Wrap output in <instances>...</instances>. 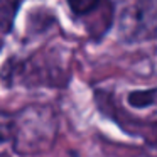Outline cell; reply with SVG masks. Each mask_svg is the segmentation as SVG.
I'll return each mask as SVG.
<instances>
[{"label":"cell","instance_id":"6da1fadb","mask_svg":"<svg viewBox=\"0 0 157 157\" xmlns=\"http://www.w3.org/2000/svg\"><path fill=\"white\" fill-rule=\"evenodd\" d=\"M120 29L127 41L157 37V0H123Z\"/></svg>","mask_w":157,"mask_h":157},{"label":"cell","instance_id":"7a4b0ae2","mask_svg":"<svg viewBox=\"0 0 157 157\" xmlns=\"http://www.w3.org/2000/svg\"><path fill=\"white\" fill-rule=\"evenodd\" d=\"M24 0H0V51L5 46V39L12 34Z\"/></svg>","mask_w":157,"mask_h":157},{"label":"cell","instance_id":"3957f363","mask_svg":"<svg viewBox=\"0 0 157 157\" xmlns=\"http://www.w3.org/2000/svg\"><path fill=\"white\" fill-rule=\"evenodd\" d=\"M155 101V91L154 90H147V91H133L128 95V103L137 108H144L149 106Z\"/></svg>","mask_w":157,"mask_h":157},{"label":"cell","instance_id":"277c9868","mask_svg":"<svg viewBox=\"0 0 157 157\" xmlns=\"http://www.w3.org/2000/svg\"><path fill=\"white\" fill-rule=\"evenodd\" d=\"M100 0H68V5L75 15H86L95 10Z\"/></svg>","mask_w":157,"mask_h":157},{"label":"cell","instance_id":"5b68a950","mask_svg":"<svg viewBox=\"0 0 157 157\" xmlns=\"http://www.w3.org/2000/svg\"><path fill=\"white\" fill-rule=\"evenodd\" d=\"M0 157H10L9 154H5V152H0Z\"/></svg>","mask_w":157,"mask_h":157}]
</instances>
